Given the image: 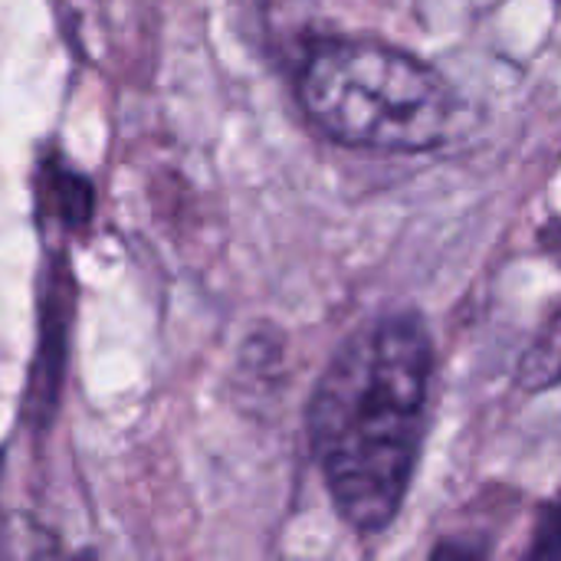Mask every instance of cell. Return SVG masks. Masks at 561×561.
Segmentation results:
<instances>
[{"instance_id":"obj_1","label":"cell","mask_w":561,"mask_h":561,"mask_svg":"<svg viewBox=\"0 0 561 561\" xmlns=\"http://www.w3.org/2000/svg\"><path fill=\"white\" fill-rule=\"evenodd\" d=\"M434 342L417 312L352 332L309 401V444L339 516L388 529L411 490L431 421Z\"/></svg>"},{"instance_id":"obj_2","label":"cell","mask_w":561,"mask_h":561,"mask_svg":"<svg viewBox=\"0 0 561 561\" xmlns=\"http://www.w3.org/2000/svg\"><path fill=\"white\" fill-rule=\"evenodd\" d=\"M296 92L309 122L348 148L431 151L460 122L457 89L414 53L381 39L312 46Z\"/></svg>"},{"instance_id":"obj_3","label":"cell","mask_w":561,"mask_h":561,"mask_svg":"<svg viewBox=\"0 0 561 561\" xmlns=\"http://www.w3.org/2000/svg\"><path fill=\"white\" fill-rule=\"evenodd\" d=\"M76 312V286L69 276V266L56 260L49 273V293L43 299V325H39V345L30 368L26 385V421L33 427H43L53 421L62 368H66V348H69V322Z\"/></svg>"},{"instance_id":"obj_4","label":"cell","mask_w":561,"mask_h":561,"mask_svg":"<svg viewBox=\"0 0 561 561\" xmlns=\"http://www.w3.org/2000/svg\"><path fill=\"white\" fill-rule=\"evenodd\" d=\"M36 201H39V217L53 220L62 230H82L95 210V194L89 178L62 168L59 161H46L39 168Z\"/></svg>"},{"instance_id":"obj_5","label":"cell","mask_w":561,"mask_h":561,"mask_svg":"<svg viewBox=\"0 0 561 561\" xmlns=\"http://www.w3.org/2000/svg\"><path fill=\"white\" fill-rule=\"evenodd\" d=\"M516 385L526 394H542L561 385V309L546 322V329L533 339L516 368Z\"/></svg>"},{"instance_id":"obj_6","label":"cell","mask_w":561,"mask_h":561,"mask_svg":"<svg viewBox=\"0 0 561 561\" xmlns=\"http://www.w3.org/2000/svg\"><path fill=\"white\" fill-rule=\"evenodd\" d=\"M529 556H533V559H559L561 556V503L559 506H552V510L542 516Z\"/></svg>"}]
</instances>
